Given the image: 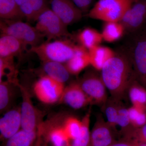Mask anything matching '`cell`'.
<instances>
[{"instance_id": "cell-30", "label": "cell", "mask_w": 146, "mask_h": 146, "mask_svg": "<svg viewBox=\"0 0 146 146\" xmlns=\"http://www.w3.org/2000/svg\"><path fill=\"white\" fill-rule=\"evenodd\" d=\"M117 126L121 128V131L124 135V138H126L134 129L131 123L128 109L122 104L121 101L119 103L118 109Z\"/></svg>"}, {"instance_id": "cell-34", "label": "cell", "mask_w": 146, "mask_h": 146, "mask_svg": "<svg viewBox=\"0 0 146 146\" xmlns=\"http://www.w3.org/2000/svg\"><path fill=\"white\" fill-rule=\"evenodd\" d=\"M20 10L24 18L30 21H36V17L31 4L27 1L19 6Z\"/></svg>"}, {"instance_id": "cell-38", "label": "cell", "mask_w": 146, "mask_h": 146, "mask_svg": "<svg viewBox=\"0 0 146 146\" xmlns=\"http://www.w3.org/2000/svg\"><path fill=\"white\" fill-rule=\"evenodd\" d=\"M130 140L133 146H146V143L141 141L134 140V139H128Z\"/></svg>"}, {"instance_id": "cell-17", "label": "cell", "mask_w": 146, "mask_h": 146, "mask_svg": "<svg viewBox=\"0 0 146 146\" xmlns=\"http://www.w3.org/2000/svg\"><path fill=\"white\" fill-rule=\"evenodd\" d=\"M20 84L8 81L0 82V112L5 113L12 108V105L17 91H20Z\"/></svg>"}, {"instance_id": "cell-39", "label": "cell", "mask_w": 146, "mask_h": 146, "mask_svg": "<svg viewBox=\"0 0 146 146\" xmlns=\"http://www.w3.org/2000/svg\"><path fill=\"white\" fill-rule=\"evenodd\" d=\"M29 0H15L18 5L20 6L21 5L23 4L24 3L28 1Z\"/></svg>"}, {"instance_id": "cell-8", "label": "cell", "mask_w": 146, "mask_h": 146, "mask_svg": "<svg viewBox=\"0 0 146 146\" xmlns=\"http://www.w3.org/2000/svg\"><path fill=\"white\" fill-rule=\"evenodd\" d=\"M65 88L64 84L44 75L34 83L33 91L36 98L41 102L53 104L60 102Z\"/></svg>"}, {"instance_id": "cell-33", "label": "cell", "mask_w": 146, "mask_h": 146, "mask_svg": "<svg viewBox=\"0 0 146 146\" xmlns=\"http://www.w3.org/2000/svg\"><path fill=\"white\" fill-rule=\"evenodd\" d=\"M125 139H134L146 143V123L142 127L133 129Z\"/></svg>"}, {"instance_id": "cell-14", "label": "cell", "mask_w": 146, "mask_h": 146, "mask_svg": "<svg viewBox=\"0 0 146 146\" xmlns=\"http://www.w3.org/2000/svg\"><path fill=\"white\" fill-rule=\"evenodd\" d=\"M59 102L72 109H81L93 104L92 101L80 85L78 82H72L65 86Z\"/></svg>"}, {"instance_id": "cell-5", "label": "cell", "mask_w": 146, "mask_h": 146, "mask_svg": "<svg viewBox=\"0 0 146 146\" xmlns=\"http://www.w3.org/2000/svg\"><path fill=\"white\" fill-rule=\"evenodd\" d=\"M133 1L98 0L89 11L86 16L104 22H119Z\"/></svg>"}, {"instance_id": "cell-40", "label": "cell", "mask_w": 146, "mask_h": 146, "mask_svg": "<svg viewBox=\"0 0 146 146\" xmlns=\"http://www.w3.org/2000/svg\"><path fill=\"white\" fill-rule=\"evenodd\" d=\"M42 146H48V145H47V143H45L44 145V144H42Z\"/></svg>"}, {"instance_id": "cell-12", "label": "cell", "mask_w": 146, "mask_h": 146, "mask_svg": "<svg viewBox=\"0 0 146 146\" xmlns=\"http://www.w3.org/2000/svg\"><path fill=\"white\" fill-rule=\"evenodd\" d=\"M115 130L108 123L101 114L97 116L91 131L89 146H109L117 141Z\"/></svg>"}, {"instance_id": "cell-7", "label": "cell", "mask_w": 146, "mask_h": 146, "mask_svg": "<svg viewBox=\"0 0 146 146\" xmlns=\"http://www.w3.org/2000/svg\"><path fill=\"white\" fill-rule=\"evenodd\" d=\"M98 72L94 69L87 71L77 81L93 104L103 106L108 99L107 89L101 74Z\"/></svg>"}, {"instance_id": "cell-10", "label": "cell", "mask_w": 146, "mask_h": 146, "mask_svg": "<svg viewBox=\"0 0 146 146\" xmlns=\"http://www.w3.org/2000/svg\"><path fill=\"white\" fill-rule=\"evenodd\" d=\"M119 22L128 35L143 28L146 25V0H133Z\"/></svg>"}, {"instance_id": "cell-1", "label": "cell", "mask_w": 146, "mask_h": 146, "mask_svg": "<svg viewBox=\"0 0 146 146\" xmlns=\"http://www.w3.org/2000/svg\"><path fill=\"white\" fill-rule=\"evenodd\" d=\"M101 75L113 98L121 101L127 94L131 80L135 76L129 58L122 47L104 65Z\"/></svg>"}, {"instance_id": "cell-2", "label": "cell", "mask_w": 146, "mask_h": 146, "mask_svg": "<svg viewBox=\"0 0 146 146\" xmlns=\"http://www.w3.org/2000/svg\"><path fill=\"white\" fill-rule=\"evenodd\" d=\"M128 35L123 48L129 58L136 79L146 89V25Z\"/></svg>"}, {"instance_id": "cell-11", "label": "cell", "mask_w": 146, "mask_h": 146, "mask_svg": "<svg viewBox=\"0 0 146 146\" xmlns=\"http://www.w3.org/2000/svg\"><path fill=\"white\" fill-rule=\"evenodd\" d=\"M55 118L44 122L38 127L42 134L47 143H49L52 146H71V141L65 133L62 121Z\"/></svg>"}, {"instance_id": "cell-21", "label": "cell", "mask_w": 146, "mask_h": 146, "mask_svg": "<svg viewBox=\"0 0 146 146\" xmlns=\"http://www.w3.org/2000/svg\"><path fill=\"white\" fill-rule=\"evenodd\" d=\"M127 94L131 106L146 110V89L138 81L136 77L131 80Z\"/></svg>"}, {"instance_id": "cell-29", "label": "cell", "mask_w": 146, "mask_h": 146, "mask_svg": "<svg viewBox=\"0 0 146 146\" xmlns=\"http://www.w3.org/2000/svg\"><path fill=\"white\" fill-rule=\"evenodd\" d=\"M120 101L111 97L103 106L108 123L116 130L118 117V109Z\"/></svg>"}, {"instance_id": "cell-37", "label": "cell", "mask_w": 146, "mask_h": 146, "mask_svg": "<svg viewBox=\"0 0 146 146\" xmlns=\"http://www.w3.org/2000/svg\"><path fill=\"white\" fill-rule=\"evenodd\" d=\"M37 131H38V135H37L36 142L33 146H42L43 138H42V134L38 128L37 129Z\"/></svg>"}, {"instance_id": "cell-24", "label": "cell", "mask_w": 146, "mask_h": 146, "mask_svg": "<svg viewBox=\"0 0 146 146\" xmlns=\"http://www.w3.org/2000/svg\"><path fill=\"white\" fill-rule=\"evenodd\" d=\"M101 33L103 41L108 43H113L123 37L125 33V30L120 22H104Z\"/></svg>"}, {"instance_id": "cell-26", "label": "cell", "mask_w": 146, "mask_h": 146, "mask_svg": "<svg viewBox=\"0 0 146 146\" xmlns=\"http://www.w3.org/2000/svg\"><path fill=\"white\" fill-rule=\"evenodd\" d=\"M17 76L14 58H0V82L8 80L19 85Z\"/></svg>"}, {"instance_id": "cell-4", "label": "cell", "mask_w": 146, "mask_h": 146, "mask_svg": "<svg viewBox=\"0 0 146 146\" xmlns=\"http://www.w3.org/2000/svg\"><path fill=\"white\" fill-rule=\"evenodd\" d=\"M1 33L7 35L18 39L27 47L36 46L43 43L45 37L35 27L21 20H4L0 22Z\"/></svg>"}, {"instance_id": "cell-6", "label": "cell", "mask_w": 146, "mask_h": 146, "mask_svg": "<svg viewBox=\"0 0 146 146\" xmlns=\"http://www.w3.org/2000/svg\"><path fill=\"white\" fill-rule=\"evenodd\" d=\"M35 22V28L46 38V41L70 35L68 26L49 7L38 16Z\"/></svg>"}, {"instance_id": "cell-9", "label": "cell", "mask_w": 146, "mask_h": 146, "mask_svg": "<svg viewBox=\"0 0 146 146\" xmlns=\"http://www.w3.org/2000/svg\"><path fill=\"white\" fill-rule=\"evenodd\" d=\"M22 101L21 107V129L27 131L37 130L42 122V114L34 106L27 89L20 84Z\"/></svg>"}, {"instance_id": "cell-35", "label": "cell", "mask_w": 146, "mask_h": 146, "mask_svg": "<svg viewBox=\"0 0 146 146\" xmlns=\"http://www.w3.org/2000/svg\"><path fill=\"white\" fill-rule=\"evenodd\" d=\"M75 5L82 12L89 10L93 0H72Z\"/></svg>"}, {"instance_id": "cell-13", "label": "cell", "mask_w": 146, "mask_h": 146, "mask_svg": "<svg viewBox=\"0 0 146 146\" xmlns=\"http://www.w3.org/2000/svg\"><path fill=\"white\" fill-rule=\"evenodd\" d=\"M48 1L51 10L68 26L82 18L83 12L72 0H48Z\"/></svg>"}, {"instance_id": "cell-22", "label": "cell", "mask_w": 146, "mask_h": 146, "mask_svg": "<svg viewBox=\"0 0 146 146\" xmlns=\"http://www.w3.org/2000/svg\"><path fill=\"white\" fill-rule=\"evenodd\" d=\"M78 45L88 50L100 45L103 41L101 33L90 27H86L79 32L76 35Z\"/></svg>"}, {"instance_id": "cell-31", "label": "cell", "mask_w": 146, "mask_h": 146, "mask_svg": "<svg viewBox=\"0 0 146 146\" xmlns=\"http://www.w3.org/2000/svg\"><path fill=\"white\" fill-rule=\"evenodd\" d=\"M131 123L134 129L142 127L146 123V110L131 106L128 108Z\"/></svg>"}, {"instance_id": "cell-36", "label": "cell", "mask_w": 146, "mask_h": 146, "mask_svg": "<svg viewBox=\"0 0 146 146\" xmlns=\"http://www.w3.org/2000/svg\"><path fill=\"white\" fill-rule=\"evenodd\" d=\"M109 146H133L130 140L124 139L122 141H116Z\"/></svg>"}, {"instance_id": "cell-3", "label": "cell", "mask_w": 146, "mask_h": 146, "mask_svg": "<svg viewBox=\"0 0 146 146\" xmlns=\"http://www.w3.org/2000/svg\"><path fill=\"white\" fill-rule=\"evenodd\" d=\"M76 45L68 39H55L31 47L29 52L35 54L42 62L54 61L65 64L74 55Z\"/></svg>"}, {"instance_id": "cell-23", "label": "cell", "mask_w": 146, "mask_h": 146, "mask_svg": "<svg viewBox=\"0 0 146 146\" xmlns=\"http://www.w3.org/2000/svg\"><path fill=\"white\" fill-rule=\"evenodd\" d=\"M38 135L37 129L29 131L21 129L7 140L4 146H33Z\"/></svg>"}, {"instance_id": "cell-19", "label": "cell", "mask_w": 146, "mask_h": 146, "mask_svg": "<svg viewBox=\"0 0 146 146\" xmlns=\"http://www.w3.org/2000/svg\"><path fill=\"white\" fill-rule=\"evenodd\" d=\"M22 42L13 36L1 34L0 37V58H14L25 50Z\"/></svg>"}, {"instance_id": "cell-16", "label": "cell", "mask_w": 146, "mask_h": 146, "mask_svg": "<svg viewBox=\"0 0 146 146\" xmlns=\"http://www.w3.org/2000/svg\"><path fill=\"white\" fill-rule=\"evenodd\" d=\"M65 65L71 75H78L90 65L89 50L77 45L74 55Z\"/></svg>"}, {"instance_id": "cell-25", "label": "cell", "mask_w": 146, "mask_h": 146, "mask_svg": "<svg viewBox=\"0 0 146 146\" xmlns=\"http://www.w3.org/2000/svg\"><path fill=\"white\" fill-rule=\"evenodd\" d=\"M0 17L4 20H21L24 18L15 0H0Z\"/></svg>"}, {"instance_id": "cell-18", "label": "cell", "mask_w": 146, "mask_h": 146, "mask_svg": "<svg viewBox=\"0 0 146 146\" xmlns=\"http://www.w3.org/2000/svg\"><path fill=\"white\" fill-rule=\"evenodd\" d=\"M90 65L100 72L104 65L115 56V51L109 47L99 45L89 50Z\"/></svg>"}, {"instance_id": "cell-28", "label": "cell", "mask_w": 146, "mask_h": 146, "mask_svg": "<svg viewBox=\"0 0 146 146\" xmlns=\"http://www.w3.org/2000/svg\"><path fill=\"white\" fill-rule=\"evenodd\" d=\"M62 124L65 133L71 141L79 135L82 127V120L74 116H67L62 119Z\"/></svg>"}, {"instance_id": "cell-15", "label": "cell", "mask_w": 146, "mask_h": 146, "mask_svg": "<svg viewBox=\"0 0 146 146\" xmlns=\"http://www.w3.org/2000/svg\"><path fill=\"white\" fill-rule=\"evenodd\" d=\"M21 129L20 107H13L4 113L0 119L1 139L7 140Z\"/></svg>"}, {"instance_id": "cell-32", "label": "cell", "mask_w": 146, "mask_h": 146, "mask_svg": "<svg viewBox=\"0 0 146 146\" xmlns=\"http://www.w3.org/2000/svg\"><path fill=\"white\" fill-rule=\"evenodd\" d=\"M34 11L36 20L38 16L47 8H49L47 0H29Z\"/></svg>"}, {"instance_id": "cell-20", "label": "cell", "mask_w": 146, "mask_h": 146, "mask_svg": "<svg viewBox=\"0 0 146 146\" xmlns=\"http://www.w3.org/2000/svg\"><path fill=\"white\" fill-rule=\"evenodd\" d=\"M42 68L44 75L64 84L72 76L64 63L54 61L42 62Z\"/></svg>"}, {"instance_id": "cell-27", "label": "cell", "mask_w": 146, "mask_h": 146, "mask_svg": "<svg viewBox=\"0 0 146 146\" xmlns=\"http://www.w3.org/2000/svg\"><path fill=\"white\" fill-rule=\"evenodd\" d=\"M91 110H89L82 119V127L80 133L74 140L71 141V146H89L91 141L90 130Z\"/></svg>"}]
</instances>
